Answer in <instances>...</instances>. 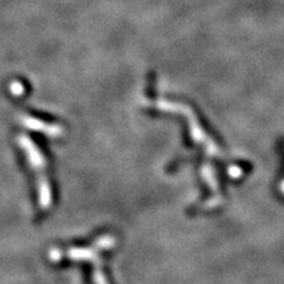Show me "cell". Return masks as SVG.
Masks as SVG:
<instances>
[{
	"instance_id": "obj_1",
	"label": "cell",
	"mask_w": 284,
	"mask_h": 284,
	"mask_svg": "<svg viewBox=\"0 0 284 284\" xmlns=\"http://www.w3.org/2000/svg\"><path fill=\"white\" fill-rule=\"evenodd\" d=\"M17 144L20 145V149H23L30 169L36 174L39 207L43 209H49L53 204L52 186H50L49 177L46 173V159L43 151L39 150V147L25 134L17 136Z\"/></svg>"
},
{
	"instance_id": "obj_2",
	"label": "cell",
	"mask_w": 284,
	"mask_h": 284,
	"mask_svg": "<svg viewBox=\"0 0 284 284\" xmlns=\"http://www.w3.org/2000/svg\"><path fill=\"white\" fill-rule=\"evenodd\" d=\"M23 123L28 129H33V131L41 132V133L46 134L52 138H56L63 133V129L58 125H50L41 123V121L36 120V118H23Z\"/></svg>"
}]
</instances>
